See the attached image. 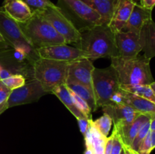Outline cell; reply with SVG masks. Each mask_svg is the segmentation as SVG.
<instances>
[{"instance_id": "27", "label": "cell", "mask_w": 155, "mask_h": 154, "mask_svg": "<svg viewBox=\"0 0 155 154\" xmlns=\"http://www.w3.org/2000/svg\"><path fill=\"white\" fill-rule=\"evenodd\" d=\"M2 81L6 87H8L12 91L21 87L26 82L25 78L23 75H19V74H16V75H12V74L10 76L2 80Z\"/></svg>"}, {"instance_id": "12", "label": "cell", "mask_w": 155, "mask_h": 154, "mask_svg": "<svg viewBox=\"0 0 155 154\" xmlns=\"http://www.w3.org/2000/svg\"><path fill=\"white\" fill-rule=\"evenodd\" d=\"M0 33L5 40L6 44L14 48L24 45L30 46L20 28L19 24L11 18L5 12L2 7H0Z\"/></svg>"}, {"instance_id": "13", "label": "cell", "mask_w": 155, "mask_h": 154, "mask_svg": "<svg viewBox=\"0 0 155 154\" xmlns=\"http://www.w3.org/2000/svg\"><path fill=\"white\" fill-rule=\"evenodd\" d=\"M103 112L108 115L117 126H124L131 124L142 113L130 106L121 104H112L101 107Z\"/></svg>"}, {"instance_id": "1", "label": "cell", "mask_w": 155, "mask_h": 154, "mask_svg": "<svg viewBox=\"0 0 155 154\" xmlns=\"http://www.w3.org/2000/svg\"><path fill=\"white\" fill-rule=\"evenodd\" d=\"M80 40L75 47L84 51L89 60L118 56L115 34L107 24L96 26L80 32Z\"/></svg>"}, {"instance_id": "34", "label": "cell", "mask_w": 155, "mask_h": 154, "mask_svg": "<svg viewBox=\"0 0 155 154\" xmlns=\"http://www.w3.org/2000/svg\"><path fill=\"white\" fill-rule=\"evenodd\" d=\"M141 5L149 10H153L155 6V0H141Z\"/></svg>"}, {"instance_id": "2", "label": "cell", "mask_w": 155, "mask_h": 154, "mask_svg": "<svg viewBox=\"0 0 155 154\" xmlns=\"http://www.w3.org/2000/svg\"><path fill=\"white\" fill-rule=\"evenodd\" d=\"M110 66L115 69L120 85H151L154 78L150 67V59L145 55L132 58L110 57Z\"/></svg>"}, {"instance_id": "20", "label": "cell", "mask_w": 155, "mask_h": 154, "mask_svg": "<svg viewBox=\"0 0 155 154\" xmlns=\"http://www.w3.org/2000/svg\"><path fill=\"white\" fill-rule=\"evenodd\" d=\"M98 12L103 24L108 25L119 0H82Z\"/></svg>"}, {"instance_id": "9", "label": "cell", "mask_w": 155, "mask_h": 154, "mask_svg": "<svg viewBox=\"0 0 155 154\" xmlns=\"http://www.w3.org/2000/svg\"><path fill=\"white\" fill-rule=\"evenodd\" d=\"M34 51L39 57L60 61L71 62L79 59L88 58L87 54L84 51L75 46H69L68 44L37 48Z\"/></svg>"}, {"instance_id": "10", "label": "cell", "mask_w": 155, "mask_h": 154, "mask_svg": "<svg viewBox=\"0 0 155 154\" xmlns=\"http://www.w3.org/2000/svg\"><path fill=\"white\" fill-rule=\"evenodd\" d=\"M94 69L95 66L88 58L71 61L68 67L66 84L76 83L92 89V73Z\"/></svg>"}, {"instance_id": "45", "label": "cell", "mask_w": 155, "mask_h": 154, "mask_svg": "<svg viewBox=\"0 0 155 154\" xmlns=\"http://www.w3.org/2000/svg\"><path fill=\"white\" fill-rule=\"evenodd\" d=\"M93 154H95V153H93Z\"/></svg>"}, {"instance_id": "25", "label": "cell", "mask_w": 155, "mask_h": 154, "mask_svg": "<svg viewBox=\"0 0 155 154\" xmlns=\"http://www.w3.org/2000/svg\"><path fill=\"white\" fill-rule=\"evenodd\" d=\"M149 131H150V120H148L143 125H142L141 129L139 130L137 135L136 136V137H135L134 140H133V143H132L131 146H130V148H131L133 150H134L135 152H137L139 146H140V144L142 143V142L143 141L144 139L145 138V137H146L147 134H148Z\"/></svg>"}, {"instance_id": "4", "label": "cell", "mask_w": 155, "mask_h": 154, "mask_svg": "<svg viewBox=\"0 0 155 154\" xmlns=\"http://www.w3.org/2000/svg\"><path fill=\"white\" fill-rule=\"evenodd\" d=\"M70 62L39 57L33 66V79L39 82L48 94L61 85L66 84Z\"/></svg>"}, {"instance_id": "8", "label": "cell", "mask_w": 155, "mask_h": 154, "mask_svg": "<svg viewBox=\"0 0 155 154\" xmlns=\"http://www.w3.org/2000/svg\"><path fill=\"white\" fill-rule=\"evenodd\" d=\"M46 94L48 93L42 85L33 79L21 87L12 91L7 100L8 108L36 102Z\"/></svg>"}, {"instance_id": "6", "label": "cell", "mask_w": 155, "mask_h": 154, "mask_svg": "<svg viewBox=\"0 0 155 154\" xmlns=\"http://www.w3.org/2000/svg\"><path fill=\"white\" fill-rule=\"evenodd\" d=\"M60 2L71 14L73 17L69 19L80 32L104 24L99 14L82 0H60Z\"/></svg>"}, {"instance_id": "23", "label": "cell", "mask_w": 155, "mask_h": 154, "mask_svg": "<svg viewBox=\"0 0 155 154\" xmlns=\"http://www.w3.org/2000/svg\"><path fill=\"white\" fill-rule=\"evenodd\" d=\"M120 88L126 91L148 99L155 104V93L150 85H120Z\"/></svg>"}, {"instance_id": "31", "label": "cell", "mask_w": 155, "mask_h": 154, "mask_svg": "<svg viewBox=\"0 0 155 154\" xmlns=\"http://www.w3.org/2000/svg\"><path fill=\"white\" fill-rule=\"evenodd\" d=\"M12 90L5 85L2 80H0V104L6 101L10 95Z\"/></svg>"}, {"instance_id": "37", "label": "cell", "mask_w": 155, "mask_h": 154, "mask_svg": "<svg viewBox=\"0 0 155 154\" xmlns=\"http://www.w3.org/2000/svg\"><path fill=\"white\" fill-rule=\"evenodd\" d=\"M123 148H124V152H125V154H137V152H135L134 150H133V149H132L130 147H129V146L123 145Z\"/></svg>"}, {"instance_id": "3", "label": "cell", "mask_w": 155, "mask_h": 154, "mask_svg": "<svg viewBox=\"0 0 155 154\" xmlns=\"http://www.w3.org/2000/svg\"><path fill=\"white\" fill-rule=\"evenodd\" d=\"M19 26L33 50L66 44L65 39L39 11H33L31 18Z\"/></svg>"}, {"instance_id": "39", "label": "cell", "mask_w": 155, "mask_h": 154, "mask_svg": "<svg viewBox=\"0 0 155 154\" xmlns=\"http://www.w3.org/2000/svg\"><path fill=\"white\" fill-rule=\"evenodd\" d=\"M151 131V130H150ZM151 143H152L153 149L155 148V131H151Z\"/></svg>"}, {"instance_id": "15", "label": "cell", "mask_w": 155, "mask_h": 154, "mask_svg": "<svg viewBox=\"0 0 155 154\" xmlns=\"http://www.w3.org/2000/svg\"><path fill=\"white\" fill-rule=\"evenodd\" d=\"M2 7L5 12L18 24L26 22L33 15V11L24 0H4Z\"/></svg>"}, {"instance_id": "5", "label": "cell", "mask_w": 155, "mask_h": 154, "mask_svg": "<svg viewBox=\"0 0 155 154\" xmlns=\"http://www.w3.org/2000/svg\"><path fill=\"white\" fill-rule=\"evenodd\" d=\"M92 89L97 107L111 104V98L120 90V84L115 69L110 66L104 69L95 68L92 73Z\"/></svg>"}, {"instance_id": "44", "label": "cell", "mask_w": 155, "mask_h": 154, "mask_svg": "<svg viewBox=\"0 0 155 154\" xmlns=\"http://www.w3.org/2000/svg\"><path fill=\"white\" fill-rule=\"evenodd\" d=\"M2 69V66H1V65H0V72H1Z\"/></svg>"}, {"instance_id": "29", "label": "cell", "mask_w": 155, "mask_h": 154, "mask_svg": "<svg viewBox=\"0 0 155 154\" xmlns=\"http://www.w3.org/2000/svg\"><path fill=\"white\" fill-rule=\"evenodd\" d=\"M153 149H153L152 143H151V131H150L143 141L142 142L136 152L137 154H150Z\"/></svg>"}, {"instance_id": "16", "label": "cell", "mask_w": 155, "mask_h": 154, "mask_svg": "<svg viewBox=\"0 0 155 154\" xmlns=\"http://www.w3.org/2000/svg\"><path fill=\"white\" fill-rule=\"evenodd\" d=\"M152 11L142 7L141 5L136 2L133 7L130 18L125 26L124 31H132L140 33L142 27L151 20Z\"/></svg>"}, {"instance_id": "19", "label": "cell", "mask_w": 155, "mask_h": 154, "mask_svg": "<svg viewBox=\"0 0 155 154\" xmlns=\"http://www.w3.org/2000/svg\"><path fill=\"white\" fill-rule=\"evenodd\" d=\"M142 51L145 57L151 60L155 57V23L153 20L148 21L140 32Z\"/></svg>"}, {"instance_id": "21", "label": "cell", "mask_w": 155, "mask_h": 154, "mask_svg": "<svg viewBox=\"0 0 155 154\" xmlns=\"http://www.w3.org/2000/svg\"><path fill=\"white\" fill-rule=\"evenodd\" d=\"M51 93L56 95V97L63 103L64 105L69 110V111L77 118V119L87 118L77 107L72 98L71 91H70L69 88L66 85V84L61 85L55 87L52 90Z\"/></svg>"}, {"instance_id": "36", "label": "cell", "mask_w": 155, "mask_h": 154, "mask_svg": "<svg viewBox=\"0 0 155 154\" xmlns=\"http://www.w3.org/2000/svg\"><path fill=\"white\" fill-rule=\"evenodd\" d=\"M150 130L151 131H155V114L152 115L150 119Z\"/></svg>"}, {"instance_id": "14", "label": "cell", "mask_w": 155, "mask_h": 154, "mask_svg": "<svg viewBox=\"0 0 155 154\" xmlns=\"http://www.w3.org/2000/svg\"><path fill=\"white\" fill-rule=\"evenodd\" d=\"M135 2L133 0H119L108 27L114 33L122 31L127 25Z\"/></svg>"}, {"instance_id": "40", "label": "cell", "mask_w": 155, "mask_h": 154, "mask_svg": "<svg viewBox=\"0 0 155 154\" xmlns=\"http://www.w3.org/2000/svg\"><path fill=\"white\" fill-rule=\"evenodd\" d=\"M94 152L92 150V148L90 147H86V150H85L84 154H93Z\"/></svg>"}, {"instance_id": "41", "label": "cell", "mask_w": 155, "mask_h": 154, "mask_svg": "<svg viewBox=\"0 0 155 154\" xmlns=\"http://www.w3.org/2000/svg\"><path fill=\"white\" fill-rule=\"evenodd\" d=\"M6 44L5 42V39L3 38V36H2V34L0 33V44Z\"/></svg>"}, {"instance_id": "28", "label": "cell", "mask_w": 155, "mask_h": 154, "mask_svg": "<svg viewBox=\"0 0 155 154\" xmlns=\"http://www.w3.org/2000/svg\"><path fill=\"white\" fill-rule=\"evenodd\" d=\"M70 91H71L74 103H75L76 106L79 109V110L81 113H83L85 115V116L87 117L88 119H92V110H91L90 107L88 105L87 103L84 100L82 99L80 97H79L78 95H76L74 92L71 91V90H70Z\"/></svg>"}, {"instance_id": "7", "label": "cell", "mask_w": 155, "mask_h": 154, "mask_svg": "<svg viewBox=\"0 0 155 154\" xmlns=\"http://www.w3.org/2000/svg\"><path fill=\"white\" fill-rule=\"evenodd\" d=\"M39 12L51 24L58 33L65 39L66 44H77L80 40V32L76 28L61 8L56 5L54 8H49Z\"/></svg>"}, {"instance_id": "30", "label": "cell", "mask_w": 155, "mask_h": 154, "mask_svg": "<svg viewBox=\"0 0 155 154\" xmlns=\"http://www.w3.org/2000/svg\"><path fill=\"white\" fill-rule=\"evenodd\" d=\"M112 133L114 134V139L110 154H120L123 150V142L121 137L115 128H114Z\"/></svg>"}, {"instance_id": "33", "label": "cell", "mask_w": 155, "mask_h": 154, "mask_svg": "<svg viewBox=\"0 0 155 154\" xmlns=\"http://www.w3.org/2000/svg\"><path fill=\"white\" fill-rule=\"evenodd\" d=\"M114 134L112 133L110 137H107L105 143V147H104V154H110L111 152L112 144H113Z\"/></svg>"}, {"instance_id": "22", "label": "cell", "mask_w": 155, "mask_h": 154, "mask_svg": "<svg viewBox=\"0 0 155 154\" xmlns=\"http://www.w3.org/2000/svg\"><path fill=\"white\" fill-rule=\"evenodd\" d=\"M66 85L71 91L74 92L76 95H78L87 103L92 112L95 111L98 109L95 95H94L92 89L89 88L86 86L82 85L76 84V83H70V84H66Z\"/></svg>"}, {"instance_id": "43", "label": "cell", "mask_w": 155, "mask_h": 154, "mask_svg": "<svg viewBox=\"0 0 155 154\" xmlns=\"http://www.w3.org/2000/svg\"><path fill=\"white\" fill-rule=\"evenodd\" d=\"M120 154H125V152H124V148H123V150H122V152H121Z\"/></svg>"}, {"instance_id": "24", "label": "cell", "mask_w": 155, "mask_h": 154, "mask_svg": "<svg viewBox=\"0 0 155 154\" xmlns=\"http://www.w3.org/2000/svg\"><path fill=\"white\" fill-rule=\"evenodd\" d=\"M92 125L104 137H107L110 132L112 125V119L108 115L104 113L101 117L98 118L95 121L92 120Z\"/></svg>"}, {"instance_id": "17", "label": "cell", "mask_w": 155, "mask_h": 154, "mask_svg": "<svg viewBox=\"0 0 155 154\" xmlns=\"http://www.w3.org/2000/svg\"><path fill=\"white\" fill-rule=\"evenodd\" d=\"M122 104L130 106L135 110L142 114L152 116L155 114V104L151 101L135 94L126 91L121 89Z\"/></svg>"}, {"instance_id": "26", "label": "cell", "mask_w": 155, "mask_h": 154, "mask_svg": "<svg viewBox=\"0 0 155 154\" xmlns=\"http://www.w3.org/2000/svg\"><path fill=\"white\" fill-rule=\"evenodd\" d=\"M27 5L31 8L33 11H42L49 8L55 7V5L50 0H24Z\"/></svg>"}, {"instance_id": "18", "label": "cell", "mask_w": 155, "mask_h": 154, "mask_svg": "<svg viewBox=\"0 0 155 154\" xmlns=\"http://www.w3.org/2000/svg\"><path fill=\"white\" fill-rule=\"evenodd\" d=\"M151 116L146 114H140L131 124L124 126H117L114 125V128L117 130L122 140L123 145L130 147L133 140L137 135L138 132L142 125L147 122L150 120Z\"/></svg>"}, {"instance_id": "38", "label": "cell", "mask_w": 155, "mask_h": 154, "mask_svg": "<svg viewBox=\"0 0 155 154\" xmlns=\"http://www.w3.org/2000/svg\"><path fill=\"white\" fill-rule=\"evenodd\" d=\"M8 108V104H7V101H5V102H3L2 104H0V115L2 114V113H3V112L5 111V110H6Z\"/></svg>"}, {"instance_id": "32", "label": "cell", "mask_w": 155, "mask_h": 154, "mask_svg": "<svg viewBox=\"0 0 155 154\" xmlns=\"http://www.w3.org/2000/svg\"><path fill=\"white\" fill-rule=\"evenodd\" d=\"M92 119H87V118H83V119H77L80 129L83 135L84 136L86 133L87 130L89 129V125H90V121Z\"/></svg>"}, {"instance_id": "35", "label": "cell", "mask_w": 155, "mask_h": 154, "mask_svg": "<svg viewBox=\"0 0 155 154\" xmlns=\"http://www.w3.org/2000/svg\"><path fill=\"white\" fill-rule=\"evenodd\" d=\"M11 75H12V74H11V72H9L8 70L2 69L1 72H0V80L5 79H6V78H8V76H10Z\"/></svg>"}, {"instance_id": "11", "label": "cell", "mask_w": 155, "mask_h": 154, "mask_svg": "<svg viewBox=\"0 0 155 154\" xmlns=\"http://www.w3.org/2000/svg\"><path fill=\"white\" fill-rule=\"evenodd\" d=\"M114 34L118 57L132 58L139 55L142 51L140 33L122 30Z\"/></svg>"}, {"instance_id": "42", "label": "cell", "mask_w": 155, "mask_h": 154, "mask_svg": "<svg viewBox=\"0 0 155 154\" xmlns=\"http://www.w3.org/2000/svg\"><path fill=\"white\" fill-rule=\"evenodd\" d=\"M150 86H151V88H152V90L154 91V92L155 93V82H154L151 83V85H150Z\"/></svg>"}]
</instances>
